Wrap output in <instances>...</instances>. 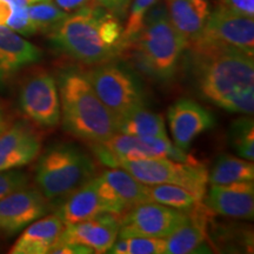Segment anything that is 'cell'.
<instances>
[{"label":"cell","mask_w":254,"mask_h":254,"mask_svg":"<svg viewBox=\"0 0 254 254\" xmlns=\"http://www.w3.org/2000/svg\"><path fill=\"white\" fill-rule=\"evenodd\" d=\"M231 145L240 158L253 161L254 159V124L253 119L245 117L234 122L230 129Z\"/></svg>","instance_id":"28"},{"label":"cell","mask_w":254,"mask_h":254,"mask_svg":"<svg viewBox=\"0 0 254 254\" xmlns=\"http://www.w3.org/2000/svg\"><path fill=\"white\" fill-rule=\"evenodd\" d=\"M23 112L43 127H53L60 122V100L57 82L52 75L40 73L25 82L20 90Z\"/></svg>","instance_id":"11"},{"label":"cell","mask_w":254,"mask_h":254,"mask_svg":"<svg viewBox=\"0 0 254 254\" xmlns=\"http://www.w3.org/2000/svg\"><path fill=\"white\" fill-rule=\"evenodd\" d=\"M168 18L183 40L186 49L201 34L209 15L207 0H166Z\"/></svg>","instance_id":"20"},{"label":"cell","mask_w":254,"mask_h":254,"mask_svg":"<svg viewBox=\"0 0 254 254\" xmlns=\"http://www.w3.org/2000/svg\"><path fill=\"white\" fill-rule=\"evenodd\" d=\"M198 90L206 100L221 107L227 100L254 90L253 56L237 50L190 49Z\"/></svg>","instance_id":"3"},{"label":"cell","mask_w":254,"mask_h":254,"mask_svg":"<svg viewBox=\"0 0 254 254\" xmlns=\"http://www.w3.org/2000/svg\"><path fill=\"white\" fill-rule=\"evenodd\" d=\"M201 49L237 50L246 55H254L253 18L232 13L219 6L209 12L201 34L192 45Z\"/></svg>","instance_id":"9"},{"label":"cell","mask_w":254,"mask_h":254,"mask_svg":"<svg viewBox=\"0 0 254 254\" xmlns=\"http://www.w3.org/2000/svg\"><path fill=\"white\" fill-rule=\"evenodd\" d=\"M51 39L63 52L86 65L109 62L124 49L118 17L101 5L69 13L51 32Z\"/></svg>","instance_id":"1"},{"label":"cell","mask_w":254,"mask_h":254,"mask_svg":"<svg viewBox=\"0 0 254 254\" xmlns=\"http://www.w3.org/2000/svg\"><path fill=\"white\" fill-rule=\"evenodd\" d=\"M219 6L243 17H254V0H221Z\"/></svg>","instance_id":"32"},{"label":"cell","mask_w":254,"mask_h":254,"mask_svg":"<svg viewBox=\"0 0 254 254\" xmlns=\"http://www.w3.org/2000/svg\"><path fill=\"white\" fill-rule=\"evenodd\" d=\"M43 53L30 41L7 26H0V88L15 73L39 62Z\"/></svg>","instance_id":"18"},{"label":"cell","mask_w":254,"mask_h":254,"mask_svg":"<svg viewBox=\"0 0 254 254\" xmlns=\"http://www.w3.org/2000/svg\"><path fill=\"white\" fill-rule=\"evenodd\" d=\"M6 26L21 36H32L37 33L36 27L28 17L27 6H13V11Z\"/></svg>","instance_id":"30"},{"label":"cell","mask_w":254,"mask_h":254,"mask_svg":"<svg viewBox=\"0 0 254 254\" xmlns=\"http://www.w3.org/2000/svg\"><path fill=\"white\" fill-rule=\"evenodd\" d=\"M51 1L67 14L85 7L101 5V0H51Z\"/></svg>","instance_id":"33"},{"label":"cell","mask_w":254,"mask_h":254,"mask_svg":"<svg viewBox=\"0 0 254 254\" xmlns=\"http://www.w3.org/2000/svg\"><path fill=\"white\" fill-rule=\"evenodd\" d=\"M11 125V123H9V118L7 116V113H6V111L4 107L0 105V133L2 131H5L7 127Z\"/></svg>","instance_id":"36"},{"label":"cell","mask_w":254,"mask_h":254,"mask_svg":"<svg viewBox=\"0 0 254 254\" xmlns=\"http://www.w3.org/2000/svg\"><path fill=\"white\" fill-rule=\"evenodd\" d=\"M94 153L101 163L110 167H118L122 161L145 158H170L187 164L199 163L186 151L166 138L154 136H134L117 132L107 140L91 144Z\"/></svg>","instance_id":"7"},{"label":"cell","mask_w":254,"mask_h":254,"mask_svg":"<svg viewBox=\"0 0 254 254\" xmlns=\"http://www.w3.org/2000/svg\"><path fill=\"white\" fill-rule=\"evenodd\" d=\"M112 254H164L166 240L152 237L118 238L109 250Z\"/></svg>","instance_id":"26"},{"label":"cell","mask_w":254,"mask_h":254,"mask_svg":"<svg viewBox=\"0 0 254 254\" xmlns=\"http://www.w3.org/2000/svg\"><path fill=\"white\" fill-rule=\"evenodd\" d=\"M98 192L107 212L122 215L141 202L150 201L148 186L136 180L122 167H112L95 177Z\"/></svg>","instance_id":"12"},{"label":"cell","mask_w":254,"mask_h":254,"mask_svg":"<svg viewBox=\"0 0 254 254\" xmlns=\"http://www.w3.org/2000/svg\"><path fill=\"white\" fill-rule=\"evenodd\" d=\"M167 119L174 144L184 151L189 150L196 136L214 125L211 112L190 99H179L171 105Z\"/></svg>","instance_id":"15"},{"label":"cell","mask_w":254,"mask_h":254,"mask_svg":"<svg viewBox=\"0 0 254 254\" xmlns=\"http://www.w3.org/2000/svg\"><path fill=\"white\" fill-rule=\"evenodd\" d=\"M187 218V212L146 201L119 217L118 238L152 237L166 239Z\"/></svg>","instance_id":"10"},{"label":"cell","mask_w":254,"mask_h":254,"mask_svg":"<svg viewBox=\"0 0 254 254\" xmlns=\"http://www.w3.org/2000/svg\"><path fill=\"white\" fill-rule=\"evenodd\" d=\"M27 176L21 171H0V199L27 186Z\"/></svg>","instance_id":"31"},{"label":"cell","mask_w":254,"mask_h":254,"mask_svg":"<svg viewBox=\"0 0 254 254\" xmlns=\"http://www.w3.org/2000/svg\"><path fill=\"white\" fill-rule=\"evenodd\" d=\"M253 161L234 157V155H220L214 163L211 172H208V183L211 185L253 182Z\"/></svg>","instance_id":"24"},{"label":"cell","mask_w":254,"mask_h":254,"mask_svg":"<svg viewBox=\"0 0 254 254\" xmlns=\"http://www.w3.org/2000/svg\"><path fill=\"white\" fill-rule=\"evenodd\" d=\"M205 205L209 212L224 217L252 220L254 184L253 182H240L226 185H211L205 198Z\"/></svg>","instance_id":"17"},{"label":"cell","mask_w":254,"mask_h":254,"mask_svg":"<svg viewBox=\"0 0 254 254\" xmlns=\"http://www.w3.org/2000/svg\"><path fill=\"white\" fill-rule=\"evenodd\" d=\"M140 67L152 78L171 80L186 44L168 18L166 7L157 2L146 14L138 37L133 41Z\"/></svg>","instance_id":"4"},{"label":"cell","mask_w":254,"mask_h":254,"mask_svg":"<svg viewBox=\"0 0 254 254\" xmlns=\"http://www.w3.org/2000/svg\"><path fill=\"white\" fill-rule=\"evenodd\" d=\"M118 132L134 136L166 138L167 132L164 118L160 114L151 112L144 106L128 112L117 123Z\"/></svg>","instance_id":"23"},{"label":"cell","mask_w":254,"mask_h":254,"mask_svg":"<svg viewBox=\"0 0 254 254\" xmlns=\"http://www.w3.org/2000/svg\"><path fill=\"white\" fill-rule=\"evenodd\" d=\"M159 0H134L129 9L125 28L123 30V45L124 49L132 45L133 41L140 32L146 14Z\"/></svg>","instance_id":"29"},{"label":"cell","mask_w":254,"mask_h":254,"mask_svg":"<svg viewBox=\"0 0 254 254\" xmlns=\"http://www.w3.org/2000/svg\"><path fill=\"white\" fill-rule=\"evenodd\" d=\"M12 11H13V6L5 0H0V26H6Z\"/></svg>","instance_id":"35"},{"label":"cell","mask_w":254,"mask_h":254,"mask_svg":"<svg viewBox=\"0 0 254 254\" xmlns=\"http://www.w3.org/2000/svg\"><path fill=\"white\" fill-rule=\"evenodd\" d=\"M107 212L103 198L98 192L95 178H91L78 189L66 195L56 214L65 225L75 224Z\"/></svg>","instance_id":"21"},{"label":"cell","mask_w":254,"mask_h":254,"mask_svg":"<svg viewBox=\"0 0 254 254\" xmlns=\"http://www.w3.org/2000/svg\"><path fill=\"white\" fill-rule=\"evenodd\" d=\"M28 17L33 23L37 32L51 33L62 21L67 17V13L53 4L51 0H39L27 6Z\"/></svg>","instance_id":"27"},{"label":"cell","mask_w":254,"mask_h":254,"mask_svg":"<svg viewBox=\"0 0 254 254\" xmlns=\"http://www.w3.org/2000/svg\"><path fill=\"white\" fill-rule=\"evenodd\" d=\"M41 139L26 123H15L0 133V171L32 163L40 153Z\"/></svg>","instance_id":"16"},{"label":"cell","mask_w":254,"mask_h":254,"mask_svg":"<svg viewBox=\"0 0 254 254\" xmlns=\"http://www.w3.org/2000/svg\"><path fill=\"white\" fill-rule=\"evenodd\" d=\"M118 167L127 171L147 186L171 184L183 187L204 200L208 184V171L202 164H187L170 158H145L122 161Z\"/></svg>","instance_id":"6"},{"label":"cell","mask_w":254,"mask_h":254,"mask_svg":"<svg viewBox=\"0 0 254 254\" xmlns=\"http://www.w3.org/2000/svg\"><path fill=\"white\" fill-rule=\"evenodd\" d=\"M95 93L117 123L125 114L144 106L145 98L134 75L117 64H104L86 73Z\"/></svg>","instance_id":"8"},{"label":"cell","mask_w":254,"mask_h":254,"mask_svg":"<svg viewBox=\"0 0 254 254\" xmlns=\"http://www.w3.org/2000/svg\"><path fill=\"white\" fill-rule=\"evenodd\" d=\"M60 113L65 129L82 140L97 144L118 132L117 120L103 104L86 73L66 69L59 75Z\"/></svg>","instance_id":"2"},{"label":"cell","mask_w":254,"mask_h":254,"mask_svg":"<svg viewBox=\"0 0 254 254\" xmlns=\"http://www.w3.org/2000/svg\"><path fill=\"white\" fill-rule=\"evenodd\" d=\"M207 211L200 202L187 211L186 220L166 239V254L194 253L207 238Z\"/></svg>","instance_id":"22"},{"label":"cell","mask_w":254,"mask_h":254,"mask_svg":"<svg viewBox=\"0 0 254 254\" xmlns=\"http://www.w3.org/2000/svg\"><path fill=\"white\" fill-rule=\"evenodd\" d=\"M64 224L58 215H44L31 222L12 246V254H45L50 253L62 239Z\"/></svg>","instance_id":"19"},{"label":"cell","mask_w":254,"mask_h":254,"mask_svg":"<svg viewBox=\"0 0 254 254\" xmlns=\"http://www.w3.org/2000/svg\"><path fill=\"white\" fill-rule=\"evenodd\" d=\"M148 199L150 201L157 202V204L185 212L202 202V200L196 198L190 190L180 186L171 185V184L148 186Z\"/></svg>","instance_id":"25"},{"label":"cell","mask_w":254,"mask_h":254,"mask_svg":"<svg viewBox=\"0 0 254 254\" xmlns=\"http://www.w3.org/2000/svg\"><path fill=\"white\" fill-rule=\"evenodd\" d=\"M131 5V0H101V6L109 9L117 17H125L127 9Z\"/></svg>","instance_id":"34"},{"label":"cell","mask_w":254,"mask_h":254,"mask_svg":"<svg viewBox=\"0 0 254 254\" xmlns=\"http://www.w3.org/2000/svg\"><path fill=\"white\" fill-rule=\"evenodd\" d=\"M93 173V161L78 146L59 144L40 157L36 182L40 192L51 200L69 194L91 179Z\"/></svg>","instance_id":"5"},{"label":"cell","mask_w":254,"mask_h":254,"mask_svg":"<svg viewBox=\"0 0 254 254\" xmlns=\"http://www.w3.org/2000/svg\"><path fill=\"white\" fill-rule=\"evenodd\" d=\"M5 1L9 2L12 6H28L33 2L39 1V0H5Z\"/></svg>","instance_id":"37"},{"label":"cell","mask_w":254,"mask_h":254,"mask_svg":"<svg viewBox=\"0 0 254 254\" xmlns=\"http://www.w3.org/2000/svg\"><path fill=\"white\" fill-rule=\"evenodd\" d=\"M47 198L39 190L23 187L0 199V230L14 234L50 211Z\"/></svg>","instance_id":"13"},{"label":"cell","mask_w":254,"mask_h":254,"mask_svg":"<svg viewBox=\"0 0 254 254\" xmlns=\"http://www.w3.org/2000/svg\"><path fill=\"white\" fill-rule=\"evenodd\" d=\"M119 234V215L104 212L97 217L65 225L60 241L79 244L92 253H106Z\"/></svg>","instance_id":"14"}]
</instances>
